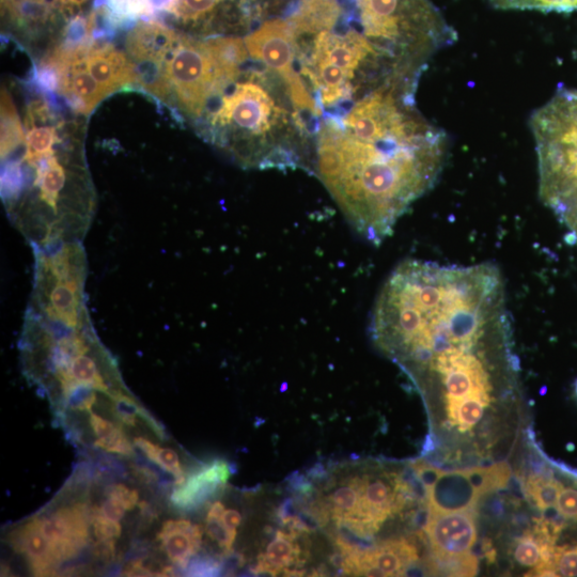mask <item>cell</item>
Listing matches in <instances>:
<instances>
[{
    "mask_svg": "<svg viewBox=\"0 0 577 577\" xmlns=\"http://www.w3.org/2000/svg\"><path fill=\"white\" fill-rule=\"evenodd\" d=\"M244 42L249 56L262 62L285 83L296 109L309 115H322L296 69L295 44L289 22H264L254 33L248 35Z\"/></svg>",
    "mask_w": 577,
    "mask_h": 577,
    "instance_id": "cell-5",
    "label": "cell"
},
{
    "mask_svg": "<svg viewBox=\"0 0 577 577\" xmlns=\"http://www.w3.org/2000/svg\"><path fill=\"white\" fill-rule=\"evenodd\" d=\"M56 130L53 127H34L26 136L23 163L29 168L55 153Z\"/></svg>",
    "mask_w": 577,
    "mask_h": 577,
    "instance_id": "cell-17",
    "label": "cell"
},
{
    "mask_svg": "<svg viewBox=\"0 0 577 577\" xmlns=\"http://www.w3.org/2000/svg\"><path fill=\"white\" fill-rule=\"evenodd\" d=\"M109 398L114 402L116 417L120 419L124 425L134 427L136 426L137 417H142L155 432L161 433L157 421L131 396L123 394V392L118 389V391L114 392Z\"/></svg>",
    "mask_w": 577,
    "mask_h": 577,
    "instance_id": "cell-21",
    "label": "cell"
},
{
    "mask_svg": "<svg viewBox=\"0 0 577 577\" xmlns=\"http://www.w3.org/2000/svg\"><path fill=\"white\" fill-rule=\"evenodd\" d=\"M62 6H79L86 2V0H56Z\"/></svg>",
    "mask_w": 577,
    "mask_h": 577,
    "instance_id": "cell-39",
    "label": "cell"
},
{
    "mask_svg": "<svg viewBox=\"0 0 577 577\" xmlns=\"http://www.w3.org/2000/svg\"><path fill=\"white\" fill-rule=\"evenodd\" d=\"M446 133L416 102L371 96L321 124L316 170L354 229L374 245L438 182Z\"/></svg>",
    "mask_w": 577,
    "mask_h": 577,
    "instance_id": "cell-1",
    "label": "cell"
},
{
    "mask_svg": "<svg viewBox=\"0 0 577 577\" xmlns=\"http://www.w3.org/2000/svg\"><path fill=\"white\" fill-rule=\"evenodd\" d=\"M229 476V466L225 461L216 460L202 466L177 487L171 495V503L180 510H196L224 489Z\"/></svg>",
    "mask_w": 577,
    "mask_h": 577,
    "instance_id": "cell-8",
    "label": "cell"
},
{
    "mask_svg": "<svg viewBox=\"0 0 577 577\" xmlns=\"http://www.w3.org/2000/svg\"><path fill=\"white\" fill-rule=\"evenodd\" d=\"M284 115L261 82H235L225 90L212 124L232 130L238 134L237 142H245L240 158L245 165L290 167L272 135Z\"/></svg>",
    "mask_w": 577,
    "mask_h": 577,
    "instance_id": "cell-3",
    "label": "cell"
},
{
    "mask_svg": "<svg viewBox=\"0 0 577 577\" xmlns=\"http://www.w3.org/2000/svg\"><path fill=\"white\" fill-rule=\"evenodd\" d=\"M554 567L560 576H577V545L573 548H555Z\"/></svg>",
    "mask_w": 577,
    "mask_h": 577,
    "instance_id": "cell-28",
    "label": "cell"
},
{
    "mask_svg": "<svg viewBox=\"0 0 577 577\" xmlns=\"http://www.w3.org/2000/svg\"><path fill=\"white\" fill-rule=\"evenodd\" d=\"M206 532L212 540L220 545L225 554L232 551L233 543L237 538V530H230L223 518L207 517Z\"/></svg>",
    "mask_w": 577,
    "mask_h": 577,
    "instance_id": "cell-26",
    "label": "cell"
},
{
    "mask_svg": "<svg viewBox=\"0 0 577 577\" xmlns=\"http://www.w3.org/2000/svg\"><path fill=\"white\" fill-rule=\"evenodd\" d=\"M95 446L109 452V454L127 457H131L134 454L131 442L120 427L111 435L106 436V438L98 439L95 442Z\"/></svg>",
    "mask_w": 577,
    "mask_h": 577,
    "instance_id": "cell-27",
    "label": "cell"
},
{
    "mask_svg": "<svg viewBox=\"0 0 577 577\" xmlns=\"http://www.w3.org/2000/svg\"><path fill=\"white\" fill-rule=\"evenodd\" d=\"M242 516L238 510H226L223 516V521L230 530H237L242 524Z\"/></svg>",
    "mask_w": 577,
    "mask_h": 577,
    "instance_id": "cell-37",
    "label": "cell"
},
{
    "mask_svg": "<svg viewBox=\"0 0 577 577\" xmlns=\"http://www.w3.org/2000/svg\"><path fill=\"white\" fill-rule=\"evenodd\" d=\"M490 2L495 8L503 10L577 11V0H490Z\"/></svg>",
    "mask_w": 577,
    "mask_h": 577,
    "instance_id": "cell-22",
    "label": "cell"
},
{
    "mask_svg": "<svg viewBox=\"0 0 577 577\" xmlns=\"http://www.w3.org/2000/svg\"><path fill=\"white\" fill-rule=\"evenodd\" d=\"M525 488L527 495L542 511L556 507L559 494L564 489L557 480L541 475L530 476Z\"/></svg>",
    "mask_w": 577,
    "mask_h": 577,
    "instance_id": "cell-20",
    "label": "cell"
},
{
    "mask_svg": "<svg viewBox=\"0 0 577 577\" xmlns=\"http://www.w3.org/2000/svg\"><path fill=\"white\" fill-rule=\"evenodd\" d=\"M425 528L435 555L466 554L477 541V527L471 511L430 513Z\"/></svg>",
    "mask_w": 577,
    "mask_h": 577,
    "instance_id": "cell-6",
    "label": "cell"
},
{
    "mask_svg": "<svg viewBox=\"0 0 577 577\" xmlns=\"http://www.w3.org/2000/svg\"><path fill=\"white\" fill-rule=\"evenodd\" d=\"M26 139L23 134L21 121L14 105L7 93H2V159L10 157Z\"/></svg>",
    "mask_w": 577,
    "mask_h": 577,
    "instance_id": "cell-16",
    "label": "cell"
},
{
    "mask_svg": "<svg viewBox=\"0 0 577 577\" xmlns=\"http://www.w3.org/2000/svg\"><path fill=\"white\" fill-rule=\"evenodd\" d=\"M93 534L98 541L117 539L122 534V527L118 521L107 519L102 514H97L92 520Z\"/></svg>",
    "mask_w": 577,
    "mask_h": 577,
    "instance_id": "cell-29",
    "label": "cell"
},
{
    "mask_svg": "<svg viewBox=\"0 0 577 577\" xmlns=\"http://www.w3.org/2000/svg\"><path fill=\"white\" fill-rule=\"evenodd\" d=\"M480 493L473 485L469 472H443L428 492L430 513L470 511L477 505Z\"/></svg>",
    "mask_w": 577,
    "mask_h": 577,
    "instance_id": "cell-10",
    "label": "cell"
},
{
    "mask_svg": "<svg viewBox=\"0 0 577 577\" xmlns=\"http://www.w3.org/2000/svg\"><path fill=\"white\" fill-rule=\"evenodd\" d=\"M205 42L217 68L227 79L236 82L249 55L245 42L239 38H214Z\"/></svg>",
    "mask_w": 577,
    "mask_h": 577,
    "instance_id": "cell-14",
    "label": "cell"
},
{
    "mask_svg": "<svg viewBox=\"0 0 577 577\" xmlns=\"http://www.w3.org/2000/svg\"><path fill=\"white\" fill-rule=\"evenodd\" d=\"M473 485L481 496L503 490L508 486L511 469L508 463L501 462L488 467L467 470Z\"/></svg>",
    "mask_w": 577,
    "mask_h": 577,
    "instance_id": "cell-19",
    "label": "cell"
},
{
    "mask_svg": "<svg viewBox=\"0 0 577 577\" xmlns=\"http://www.w3.org/2000/svg\"><path fill=\"white\" fill-rule=\"evenodd\" d=\"M226 509L221 502L214 503L208 513V517L223 518Z\"/></svg>",
    "mask_w": 577,
    "mask_h": 577,
    "instance_id": "cell-38",
    "label": "cell"
},
{
    "mask_svg": "<svg viewBox=\"0 0 577 577\" xmlns=\"http://www.w3.org/2000/svg\"><path fill=\"white\" fill-rule=\"evenodd\" d=\"M10 540L15 551L26 555L31 572L37 576L55 575L58 565L50 542L41 533L39 519L25 524L12 534Z\"/></svg>",
    "mask_w": 577,
    "mask_h": 577,
    "instance_id": "cell-12",
    "label": "cell"
},
{
    "mask_svg": "<svg viewBox=\"0 0 577 577\" xmlns=\"http://www.w3.org/2000/svg\"><path fill=\"white\" fill-rule=\"evenodd\" d=\"M426 566L434 575L475 576L478 572V559L469 553L456 556L433 554Z\"/></svg>",
    "mask_w": 577,
    "mask_h": 577,
    "instance_id": "cell-18",
    "label": "cell"
},
{
    "mask_svg": "<svg viewBox=\"0 0 577 577\" xmlns=\"http://www.w3.org/2000/svg\"><path fill=\"white\" fill-rule=\"evenodd\" d=\"M187 568V575H194V576H208V575H215L214 573H218L221 571V565L214 561L213 559L209 558H200L194 560L192 565H189Z\"/></svg>",
    "mask_w": 577,
    "mask_h": 577,
    "instance_id": "cell-32",
    "label": "cell"
},
{
    "mask_svg": "<svg viewBox=\"0 0 577 577\" xmlns=\"http://www.w3.org/2000/svg\"><path fill=\"white\" fill-rule=\"evenodd\" d=\"M220 0H170L168 10L185 22L198 21L212 12Z\"/></svg>",
    "mask_w": 577,
    "mask_h": 577,
    "instance_id": "cell-23",
    "label": "cell"
},
{
    "mask_svg": "<svg viewBox=\"0 0 577 577\" xmlns=\"http://www.w3.org/2000/svg\"><path fill=\"white\" fill-rule=\"evenodd\" d=\"M89 424L93 433H95L99 439L106 438V436L111 435L118 428L113 423H111V421L93 413L90 415Z\"/></svg>",
    "mask_w": 577,
    "mask_h": 577,
    "instance_id": "cell-34",
    "label": "cell"
},
{
    "mask_svg": "<svg viewBox=\"0 0 577 577\" xmlns=\"http://www.w3.org/2000/svg\"><path fill=\"white\" fill-rule=\"evenodd\" d=\"M126 507H124L117 499L108 497L106 501L99 508L100 514L107 519L114 521H121L126 514Z\"/></svg>",
    "mask_w": 577,
    "mask_h": 577,
    "instance_id": "cell-33",
    "label": "cell"
},
{
    "mask_svg": "<svg viewBox=\"0 0 577 577\" xmlns=\"http://www.w3.org/2000/svg\"><path fill=\"white\" fill-rule=\"evenodd\" d=\"M158 539L168 558L184 570L201 548L202 528L187 520H170L164 523Z\"/></svg>",
    "mask_w": 577,
    "mask_h": 577,
    "instance_id": "cell-11",
    "label": "cell"
},
{
    "mask_svg": "<svg viewBox=\"0 0 577 577\" xmlns=\"http://www.w3.org/2000/svg\"><path fill=\"white\" fill-rule=\"evenodd\" d=\"M93 554L106 561V563L113 561L116 557L115 539L99 541L95 549H93Z\"/></svg>",
    "mask_w": 577,
    "mask_h": 577,
    "instance_id": "cell-35",
    "label": "cell"
},
{
    "mask_svg": "<svg viewBox=\"0 0 577 577\" xmlns=\"http://www.w3.org/2000/svg\"><path fill=\"white\" fill-rule=\"evenodd\" d=\"M301 557L302 553L299 545L296 544L295 532L288 535L279 530L268 545L265 555L260 557L256 572L278 573L286 571L288 567L299 563Z\"/></svg>",
    "mask_w": 577,
    "mask_h": 577,
    "instance_id": "cell-13",
    "label": "cell"
},
{
    "mask_svg": "<svg viewBox=\"0 0 577 577\" xmlns=\"http://www.w3.org/2000/svg\"><path fill=\"white\" fill-rule=\"evenodd\" d=\"M513 555L523 567L536 568L543 561L542 542L535 535H527L518 540Z\"/></svg>",
    "mask_w": 577,
    "mask_h": 577,
    "instance_id": "cell-25",
    "label": "cell"
},
{
    "mask_svg": "<svg viewBox=\"0 0 577 577\" xmlns=\"http://www.w3.org/2000/svg\"><path fill=\"white\" fill-rule=\"evenodd\" d=\"M105 493L107 497L117 499L127 510H133L139 501L138 491L131 490L127 486L121 485V483L107 487Z\"/></svg>",
    "mask_w": 577,
    "mask_h": 577,
    "instance_id": "cell-31",
    "label": "cell"
},
{
    "mask_svg": "<svg viewBox=\"0 0 577 577\" xmlns=\"http://www.w3.org/2000/svg\"><path fill=\"white\" fill-rule=\"evenodd\" d=\"M179 36L154 22L139 23L129 34L127 51L134 66L166 65Z\"/></svg>",
    "mask_w": 577,
    "mask_h": 577,
    "instance_id": "cell-7",
    "label": "cell"
},
{
    "mask_svg": "<svg viewBox=\"0 0 577 577\" xmlns=\"http://www.w3.org/2000/svg\"><path fill=\"white\" fill-rule=\"evenodd\" d=\"M575 393H576V396H577V382H576V385H575Z\"/></svg>",
    "mask_w": 577,
    "mask_h": 577,
    "instance_id": "cell-40",
    "label": "cell"
},
{
    "mask_svg": "<svg viewBox=\"0 0 577 577\" xmlns=\"http://www.w3.org/2000/svg\"><path fill=\"white\" fill-rule=\"evenodd\" d=\"M84 60L93 79L108 95L128 84L138 83L136 69L130 57L112 45L90 49Z\"/></svg>",
    "mask_w": 577,
    "mask_h": 577,
    "instance_id": "cell-9",
    "label": "cell"
},
{
    "mask_svg": "<svg viewBox=\"0 0 577 577\" xmlns=\"http://www.w3.org/2000/svg\"><path fill=\"white\" fill-rule=\"evenodd\" d=\"M166 69L178 101L195 117L201 116L213 99L222 98L225 90L235 83L217 68L206 42L184 37L179 38L170 53Z\"/></svg>",
    "mask_w": 577,
    "mask_h": 577,
    "instance_id": "cell-4",
    "label": "cell"
},
{
    "mask_svg": "<svg viewBox=\"0 0 577 577\" xmlns=\"http://www.w3.org/2000/svg\"><path fill=\"white\" fill-rule=\"evenodd\" d=\"M539 196L577 249V90L561 88L530 118Z\"/></svg>",
    "mask_w": 577,
    "mask_h": 577,
    "instance_id": "cell-2",
    "label": "cell"
},
{
    "mask_svg": "<svg viewBox=\"0 0 577 577\" xmlns=\"http://www.w3.org/2000/svg\"><path fill=\"white\" fill-rule=\"evenodd\" d=\"M556 509L560 516L577 520V491L574 489L561 490Z\"/></svg>",
    "mask_w": 577,
    "mask_h": 577,
    "instance_id": "cell-30",
    "label": "cell"
},
{
    "mask_svg": "<svg viewBox=\"0 0 577 577\" xmlns=\"http://www.w3.org/2000/svg\"><path fill=\"white\" fill-rule=\"evenodd\" d=\"M97 389L85 385L76 384L62 394L66 409L79 412H92L98 400Z\"/></svg>",
    "mask_w": 577,
    "mask_h": 577,
    "instance_id": "cell-24",
    "label": "cell"
},
{
    "mask_svg": "<svg viewBox=\"0 0 577 577\" xmlns=\"http://www.w3.org/2000/svg\"><path fill=\"white\" fill-rule=\"evenodd\" d=\"M134 445L136 447H138L140 450H142L144 452L145 456L152 462L155 459V456H157V452H158L159 447H160L158 445L151 443L150 441H148L144 438H136L134 440Z\"/></svg>",
    "mask_w": 577,
    "mask_h": 577,
    "instance_id": "cell-36",
    "label": "cell"
},
{
    "mask_svg": "<svg viewBox=\"0 0 577 577\" xmlns=\"http://www.w3.org/2000/svg\"><path fill=\"white\" fill-rule=\"evenodd\" d=\"M491 400L492 398L474 396L446 404L451 424L463 432L471 430L479 423Z\"/></svg>",
    "mask_w": 577,
    "mask_h": 577,
    "instance_id": "cell-15",
    "label": "cell"
}]
</instances>
